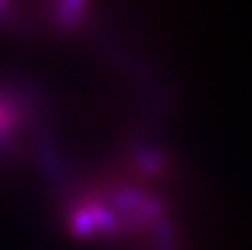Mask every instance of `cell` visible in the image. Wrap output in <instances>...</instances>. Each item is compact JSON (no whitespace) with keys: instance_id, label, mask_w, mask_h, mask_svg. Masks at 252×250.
Segmentation results:
<instances>
[{"instance_id":"obj_1","label":"cell","mask_w":252,"mask_h":250,"mask_svg":"<svg viewBox=\"0 0 252 250\" xmlns=\"http://www.w3.org/2000/svg\"><path fill=\"white\" fill-rule=\"evenodd\" d=\"M71 232L75 236H98L112 234L118 228L116 213L100 203H87L73 211L71 215Z\"/></svg>"},{"instance_id":"obj_2","label":"cell","mask_w":252,"mask_h":250,"mask_svg":"<svg viewBox=\"0 0 252 250\" xmlns=\"http://www.w3.org/2000/svg\"><path fill=\"white\" fill-rule=\"evenodd\" d=\"M83 8L85 4L81 2H63L57 6V18L65 26H75L83 16Z\"/></svg>"},{"instance_id":"obj_3","label":"cell","mask_w":252,"mask_h":250,"mask_svg":"<svg viewBox=\"0 0 252 250\" xmlns=\"http://www.w3.org/2000/svg\"><path fill=\"white\" fill-rule=\"evenodd\" d=\"M10 124H12V112H10L6 106L0 104V134H2L4 130H8Z\"/></svg>"}]
</instances>
